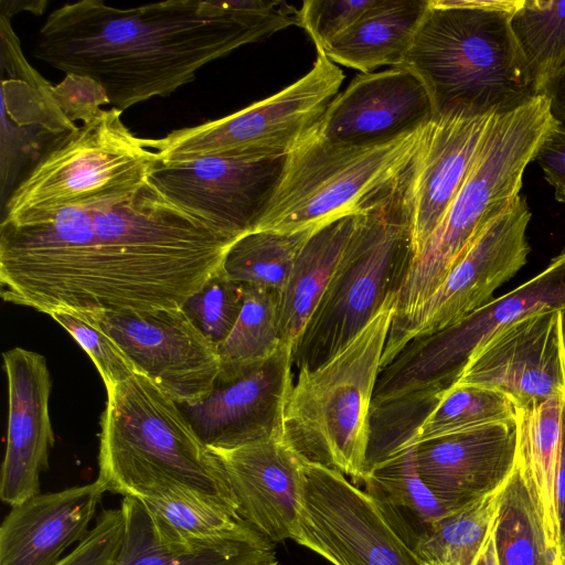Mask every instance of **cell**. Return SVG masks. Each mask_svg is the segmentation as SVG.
<instances>
[{"label":"cell","mask_w":565,"mask_h":565,"mask_svg":"<svg viewBox=\"0 0 565 565\" xmlns=\"http://www.w3.org/2000/svg\"><path fill=\"white\" fill-rule=\"evenodd\" d=\"M497 547L501 565H551L554 559L515 468L501 499Z\"/></svg>","instance_id":"35"},{"label":"cell","mask_w":565,"mask_h":565,"mask_svg":"<svg viewBox=\"0 0 565 565\" xmlns=\"http://www.w3.org/2000/svg\"><path fill=\"white\" fill-rule=\"evenodd\" d=\"M515 414L516 407L504 394L455 383L437 397L406 448L489 424L513 420Z\"/></svg>","instance_id":"33"},{"label":"cell","mask_w":565,"mask_h":565,"mask_svg":"<svg viewBox=\"0 0 565 565\" xmlns=\"http://www.w3.org/2000/svg\"><path fill=\"white\" fill-rule=\"evenodd\" d=\"M292 383V347L281 344L259 363L218 375L202 401L179 406L205 447L233 449L282 437Z\"/></svg>","instance_id":"17"},{"label":"cell","mask_w":565,"mask_h":565,"mask_svg":"<svg viewBox=\"0 0 565 565\" xmlns=\"http://www.w3.org/2000/svg\"><path fill=\"white\" fill-rule=\"evenodd\" d=\"M266 565H278V563H277V562H274V563L266 564Z\"/></svg>","instance_id":"46"},{"label":"cell","mask_w":565,"mask_h":565,"mask_svg":"<svg viewBox=\"0 0 565 565\" xmlns=\"http://www.w3.org/2000/svg\"><path fill=\"white\" fill-rule=\"evenodd\" d=\"M551 565H563V564L561 563L558 557H554V559H553Z\"/></svg>","instance_id":"45"},{"label":"cell","mask_w":565,"mask_h":565,"mask_svg":"<svg viewBox=\"0 0 565 565\" xmlns=\"http://www.w3.org/2000/svg\"><path fill=\"white\" fill-rule=\"evenodd\" d=\"M563 565H565V529L562 533L559 555L557 556Z\"/></svg>","instance_id":"44"},{"label":"cell","mask_w":565,"mask_h":565,"mask_svg":"<svg viewBox=\"0 0 565 565\" xmlns=\"http://www.w3.org/2000/svg\"><path fill=\"white\" fill-rule=\"evenodd\" d=\"M244 302V285L221 269L181 306L192 323L217 349L234 328Z\"/></svg>","instance_id":"36"},{"label":"cell","mask_w":565,"mask_h":565,"mask_svg":"<svg viewBox=\"0 0 565 565\" xmlns=\"http://www.w3.org/2000/svg\"><path fill=\"white\" fill-rule=\"evenodd\" d=\"M279 292L244 285L238 319L217 348L220 374L230 375L271 356L282 344L278 328Z\"/></svg>","instance_id":"34"},{"label":"cell","mask_w":565,"mask_h":565,"mask_svg":"<svg viewBox=\"0 0 565 565\" xmlns=\"http://www.w3.org/2000/svg\"><path fill=\"white\" fill-rule=\"evenodd\" d=\"M424 128L376 146H341L316 131L288 154L255 231L297 233L359 213L388 190L411 162Z\"/></svg>","instance_id":"9"},{"label":"cell","mask_w":565,"mask_h":565,"mask_svg":"<svg viewBox=\"0 0 565 565\" xmlns=\"http://www.w3.org/2000/svg\"><path fill=\"white\" fill-rule=\"evenodd\" d=\"M8 380V427L0 498L10 507L40 494L54 434L49 414L52 379L43 355L22 348L2 354Z\"/></svg>","instance_id":"21"},{"label":"cell","mask_w":565,"mask_h":565,"mask_svg":"<svg viewBox=\"0 0 565 565\" xmlns=\"http://www.w3.org/2000/svg\"><path fill=\"white\" fill-rule=\"evenodd\" d=\"M292 540L333 565H423L364 490L340 471L308 461Z\"/></svg>","instance_id":"13"},{"label":"cell","mask_w":565,"mask_h":565,"mask_svg":"<svg viewBox=\"0 0 565 565\" xmlns=\"http://www.w3.org/2000/svg\"><path fill=\"white\" fill-rule=\"evenodd\" d=\"M456 383L502 393L516 408L565 396L558 309L541 308L494 329L471 351Z\"/></svg>","instance_id":"16"},{"label":"cell","mask_w":565,"mask_h":565,"mask_svg":"<svg viewBox=\"0 0 565 565\" xmlns=\"http://www.w3.org/2000/svg\"><path fill=\"white\" fill-rule=\"evenodd\" d=\"M344 74L322 51L311 70L280 92L226 117L145 139L159 161L213 154L288 156L318 128Z\"/></svg>","instance_id":"10"},{"label":"cell","mask_w":565,"mask_h":565,"mask_svg":"<svg viewBox=\"0 0 565 565\" xmlns=\"http://www.w3.org/2000/svg\"><path fill=\"white\" fill-rule=\"evenodd\" d=\"M396 299L335 356L299 372L285 407L284 440L303 460L335 469L354 484L367 472L370 413Z\"/></svg>","instance_id":"7"},{"label":"cell","mask_w":565,"mask_h":565,"mask_svg":"<svg viewBox=\"0 0 565 565\" xmlns=\"http://www.w3.org/2000/svg\"><path fill=\"white\" fill-rule=\"evenodd\" d=\"M565 306V249L540 274L458 323L409 340L379 374L387 397H434L454 385L475 347L494 329L541 308Z\"/></svg>","instance_id":"11"},{"label":"cell","mask_w":565,"mask_h":565,"mask_svg":"<svg viewBox=\"0 0 565 565\" xmlns=\"http://www.w3.org/2000/svg\"><path fill=\"white\" fill-rule=\"evenodd\" d=\"M100 428L96 480L105 492L138 499L190 492L237 514L215 456L179 404L143 374L107 388Z\"/></svg>","instance_id":"4"},{"label":"cell","mask_w":565,"mask_h":565,"mask_svg":"<svg viewBox=\"0 0 565 565\" xmlns=\"http://www.w3.org/2000/svg\"><path fill=\"white\" fill-rule=\"evenodd\" d=\"M515 419L493 423L414 446L424 483L450 511L493 490L515 466Z\"/></svg>","instance_id":"22"},{"label":"cell","mask_w":565,"mask_h":565,"mask_svg":"<svg viewBox=\"0 0 565 565\" xmlns=\"http://www.w3.org/2000/svg\"><path fill=\"white\" fill-rule=\"evenodd\" d=\"M140 500L160 534L178 544L204 547L263 536L236 513L190 492Z\"/></svg>","instance_id":"29"},{"label":"cell","mask_w":565,"mask_h":565,"mask_svg":"<svg viewBox=\"0 0 565 565\" xmlns=\"http://www.w3.org/2000/svg\"><path fill=\"white\" fill-rule=\"evenodd\" d=\"M520 0H429L402 66L434 116L504 114L540 96L510 20Z\"/></svg>","instance_id":"3"},{"label":"cell","mask_w":565,"mask_h":565,"mask_svg":"<svg viewBox=\"0 0 565 565\" xmlns=\"http://www.w3.org/2000/svg\"><path fill=\"white\" fill-rule=\"evenodd\" d=\"M537 92L565 70V0H520L510 20Z\"/></svg>","instance_id":"32"},{"label":"cell","mask_w":565,"mask_h":565,"mask_svg":"<svg viewBox=\"0 0 565 565\" xmlns=\"http://www.w3.org/2000/svg\"><path fill=\"white\" fill-rule=\"evenodd\" d=\"M497 115L455 111L436 115L425 126L402 177L415 256L440 224L466 181Z\"/></svg>","instance_id":"18"},{"label":"cell","mask_w":565,"mask_h":565,"mask_svg":"<svg viewBox=\"0 0 565 565\" xmlns=\"http://www.w3.org/2000/svg\"><path fill=\"white\" fill-rule=\"evenodd\" d=\"M115 340L137 373L178 404H194L220 374L217 349L180 308L88 312Z\"/></svg>","instance_id":"15"},{"label":"cell","mask_w":565,"mask_h":565,"mask_svg":"<svg viewBox=\"0 0 565 565\" xmlns=\"http://www.w3.org/2000/svg\"><path fill=\"white\" fill-rule=\"evenodd\" d=\"M235 241L148 180L100 207L2 221L0 296L49 316L180 308Z\"/></svg>","instance_id":"1"},{"label":"cell","mask_w":565,"mask_h":565,"mask_svg":"<svg viewBox=\"0 0 565 565\" xmlns=\"http://www.w3.org/2000/svg\"><path fill=\"white\" fill-rule=\"evenodd\" d=\"M553 188L554 198L565 203V126L558 121L542 140L533 159Z\"/></svg>","instance_id":"41"},{"label":"cell","mask_w":565,"mask_h":565,"mask_svg":"<svg viewBox=\"0 0 565 565\" xmlns=\"http://www.w3.org/2000/svg\"><path fill=\"white\" fill-rule=\"evenodd\" d=\"M363 483L385 521L413 551L430 525L451 512L419 477L414 446L371 466Z\"/></svg>","instance_id":"28"},{"label":"cell","mask_w":565,"mask_h":565,"mask_svg":"<svg viewBox=\"0 0 565 565\" xmlns=\"http://www.w3.org/2000/svg\"><path fill=\"white\" fill-rule=\"evenodd\" d=\"M379 0H308L299 9V22L315 42L324 50L352 26Z\"/></svg>","instance_id":"38"},{"label":"cell","mask_w":565,"mask_h":565,"mask_svg":"<svg viewBox=\"0 0 565 565\" xmlns=\"http://www.w3.org/2000/svg\"><path fill=\"white\" fill-rule=\"evenodd\" d=\"M316 230L247 233L231 245L221 273L239 284L280 294L300 249Z\"/></svg>","instance_id":"31"},{"label":"cell","mask_w":565,"mask_h":565,"mask_svg":"<svg viewBox=\"0 0 565 565\" xmlns=\"http://www.w3.org/2000/svg\"><path fill=\"white\" fill-rule=\"evenodd\" d=\"M556 122L544 95L494 117L466 181L413 260L393 321L423 305L481 231L520 194L525 168Z\"/></svg>","instance_id":"6"},{"label":"cell","mask_w":565,"mask_h":565,"mask_svg":"<svg viewBox=\"0 0 565 565\" xmlns=\"http://www.w3.org/2000/svg\"><path fill=\"white\" fill-rule=\"evenodd\" d=\"M515 468V466H514ZM511 475L493 490L436 520L414 548L423 565H475Z\"/></svg>","instance_id":"30"},{"label":"cell","mask_w":565,"mask_h":565,"mask_svg":"<svg viewBox=\"0 0 565 565\" xmlns=\"http://www.w3.org/2000/svg\"><path fill=\"white\" fill-rule=\"evenodd\" d=\"M120 509L124 537L114 565H266L276 562L273 543L264 536L190 547L164 539L140 499L124 497Z\"/></svg>","instance_id":"25"},{"label":"cell","mask_w":565,"mask_h":565,"mask_svg":"<svg viewBox=\"0 0 565 565\" xmlns=\"http://www.w3.org/2000/svg\"><path fill=\"white\" fill-rule=\"evenodd\" d=\"M428 4L429 0H379L322 52L333 63L362 73L402 66Z\"/></svg>","instance_id":"26"},{"label":"cell","mask_w":565,"mask_h":565,"mask_svg":"<svg viewBox=\"0 0 565 565\" xmlns=\"http://www.w3.org/2000/svg\"><path fill=\"white\" fill-rule=\"evenodd\" d=\"M93 360L107 388L126 381L136 369L115 340L88 312L58 309L50 315Z\"/></svg>","instance_id":"37"},{"label":"cell","mask_w":565,"mask_h":565,"mask_svg":"<svg viewBox=\"0 0 565 565\" xmlns=\"http://www.w3.org/2000/svg\"><path fill=\"white\" fill-rule=\"evenodd\" d=\"M531 215L526 198L519 194L481 231L429 298L409 316L392 321L381 367L409 340L451 327L492 300L527 262Z\"/></svg>","instance_id":"12"},{"label":"cell","mask_w":565,"mask_h":565,"mask_svg":"<svg viewBox=\"0 0 565 565\" xmlns=\"http://www.w3.org/2000/svg\"><path fill=\"white\" fill-rule=\"evenodd\" d=\"M104 493L95 480L11 507L0 527V565H56L88 534Z\"/></svg>","instance_id":"23"},{"label":"cell","mask_w":565,"mask_h":565,"mask_svg":"<svg viewBox=\"0 0 565 565\" xmlns=\"http://www.w3.org/2000/svg\"><path fill=\"white\" fill-rule=\"evenodd\" d=\"M287 158L213 154L159 161L149 180L173 203L237 239L255 231Z\"/></svg>","instance_id":"14"},{"label":"cell","mask_w":565,"mask_h":565,"mask_svg":"<svg viewBox=\"0 0 565 565\" xmlns=\"http://www.w3.org/2000/svg\"><path fill=\"white\" fill-rule=\"evenodd\" d=\"M52 95L60 111L73 124L92 121L104 110L100 106L109 104L98 83L77 74H66L60 84L52 86Z\"/></svg>","instance_id":"40"},{"label":"cell","mask_w":565,"mask_h":565,"mask_svg":"<svg viewBox=\"0 0 565 565\" xmlns=\"http://www.w3.org/2000/svg\"><path fill=\"white\" fill-rule=\"evenodd\" d=\"M294 24L300 26L299 10L280 0H169L129 9L82 0L47 15L32 54L94 79L122 111L170 95L204 65Z\"/></svg>","instance_id":"2"},{"label":"cell","mask_w":565,"mask_h":565,"mask_svg":"<svg viewBox=\"0 0 565 565\" xmlns=\"http://www.w3.org/2000/svg\"><path fill=\"white\" fill-rule=\"evenodd\" d=\"M355 214L317 228L300 249L279 294L278 328L282 344L294 347L335 270Z\"/></svg>","instance_id":"27"},{"label":"cell","mask_w":565,"mask_h":565,"mask_svg":"<svg viewBox=\"0 0 565 565\" xmlns=\"http://www.w3.org/2000/svg\"><path fill=\"white\" fill-rule=\"evenodd\" d=\"M434 117L422 79L404 66L362 73L331 102L316 134L341 146H376L425 127Z\"/></svg>","instance_id":"19"},{"label":"cell","mask_w":565,"mask_h":565,"mask_svg":"<svg viewBox=\"0 0 565 565\" xmlns=\"http://www.w3.org/2000/svg\"><path fill=\"white\" fill-rule=\"evenodd\" d=\"M121 114L104 109L53 145L10 192L2 221L100 207L140 190L159 158L126 127Z\"/></svg>","instance_id":"8"},{"label":"cell","mask_w":565,"mask_h":565,"mask_svg":"<svg viewBox=\"0 0 565 565\" xmlns=\"http://www.w3.org/2000/svg\"><path fill=\"white\" fill-rule=\"evenodd\" d=\"M558 338L561 358L565 373V306L558 308Z\"/></svg>","instance_id":"43"},{"label":"cell","mask_w":565,"mask_h":565,"mask_svg":"<svg viewBox=\"0 0 565 565\" xmlns=\"http://www.w3.org/2000/svg\"><path fill=\"white\" fill-rule=\"evenodd\" d=\"M121 509L104 510L86 537L56 565H114L124 537Z\"/></svg>","instance_id":"39"},{"label":"cell","mask_w":565,"mask_h":565,"mask_svg":"<svg viewBox=\"0 0 565 565\" xmlns=\"http://www.w3.org/2000/svg\"><path fill=\"white\" fill-rule=\"evenodd\" d=\"M403 173L355 214L326 291L292 347L294 377L335 356L397 297L415 258Z\"/></svg>","instance_id":"5"},{"label":"cell","mask_w":565,"mask_h":565,"mask_svg":"<svg viewBox=\"0 0 565 565\" xmlns=\"http://www.w3.org/2000/svg\"><path fill=\"white\" fill-rule=\"evenodd\" d=\"M543 95L550 102L554 119L565 126V70L545 86Z\"/></svg>","instance_id":"42"},{"label":"cell","mask_w":565,"mask_h":565,"mask_svg":"<svg viewBox=\"0 0 565 565\" xmlns=\"http://www.w3.org/2000/svg\"><path fill=\"white\" fill-rule=\"evenodd\" d=\"M565 396L516 408L515 469L539 516L547 550L558 556L562 525L557 477L562 455Z\"/></svg>","instance_id":"24"},{"label":"cell","mask_w":565,"mask_h":565,"mask_svg":"<svg viewBox=\"0 0 565 565\" xmlns=\"http://www.w3.org/2000/svg\"><path fill=\"white\" fill-rule=\"evenodd\" d=\"M210 450L226 476L237 515L273 544L292 540L300 516L306 460L282 437Z\"/></svg>","instance_id":"20"}]
</instances>
